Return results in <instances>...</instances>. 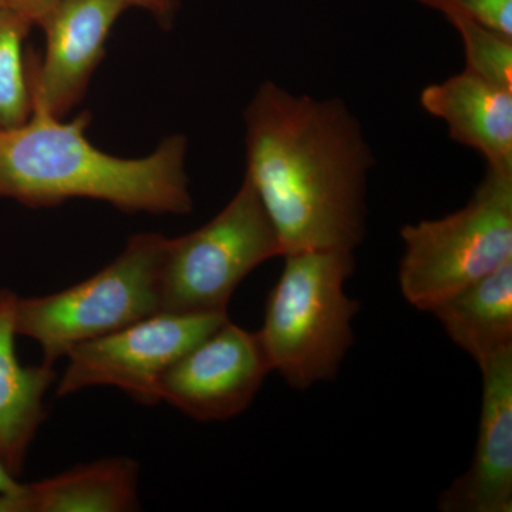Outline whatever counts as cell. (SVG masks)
I'll list each match as a JSON object with an SVG mask.
<instances>
[{"instance_id": "cell-2", "label": "cell", "mask_w": 512, "mask_h": 512, "mask_svg": "<svg viewBox=\"0 0 512 512\" xmlns=\"http://www.w3.org/2000/svg\"><path fill=\"white\" fill-rule=\"evenodd\" d=\"M89 114L63 121L40 107L15 128H0V198L32 208L73 198L109 202L124 212L188 214L187 138L171 136L150 156L120 158L86 137Z\"/></svg>"}, {"instance_id": "cell-7", "label": "cell", "mask_w": 512, "mask_h": 512, "mask_svg": "<svg viewBox=\"0 0 512 512\" xmlns=\"http://www.w3.org/2000/svg\"><path fill=\"white\" fill-rule=\"evenodd\" d=\"M228 319V315L158 312L84 342L67 353L57 396H72L89 387H116L137 403L156 406L165 372Z\"/></svg>"}, {"instance_id": "cell-12", "label": "cell", "mask_w": 512, "mask_h": 512, "mask_svg": "<svg viewBox=\"0 0 512 512\" xmlns=\"http://www.w3.org/2000/svg\"><path fill=\"white\" fill-rule=\"evenodd\" d=\"M19 296L0 289V456L15 477L46 420L45 396L56 383L53 366H23L16 355Z\"/></svg>"}, {"instance_id": "cell-10", "label": "cell", "mask_w": 512, "mask_h": 512, "mask_svg": "<svg viewBox=\"0 0 512 512\" xmlns=\"http://www.w3.org/2000/svg\"><path fill=\"white\" fill-rule=\"evenodd\" d=\"M480 429L471 466L441 493V512L512 511V349L480 363Z\"/></svg>"}, {"instance_id": "cell-4", "label": "cell", "mask_w": 512, "mask_h": 512, "mask_svg": "<svg viewBox=\"0 0 512 512\" xmlns=\"http://www.w3.org/2000/svg\"><path fill=\"white\" fill-rule=\"evenodd\" d=\"M399 284L423 312L512 261V173L485 167L461 210L404 225Z\"/></svg>"}, {"instance_id": "cell-8", "label": "cell", "mask_w": 512, "mask_h": 512, "mask_svg": "<svg viewBox=\"0 0 512 512\" xmlns=\"http://www.w3.org/2000/svg\"><path fill=\"white\" fill-rule=\"evenodd\" d=\"M271 372L259 332L228 319L165 372L158 400L197 421H224L251 406Z\"/></svg>"}, {"instance_id": "cell-9", "label": "cell", "mask_w": 512, "mask_h": 512, "mask_svg": "<svg viewBox=\"0 0 512 512\" xmlns=\"http://www.w3.org/2000/svg\"><path fill=\"white\" fill-rule=\"evenodd\" d=\"M126 9L123 0H59L46 13L37 25L45 32V55L28 57L32 107L63 119L83 99Z\"/></svg>"}, {"instance_id": "cell-16", "label": "cell", "mask_w": 512, "mask_h": 512, "mask_svg": "<svg viewBox=\"0 0 512 512\" xmlns=\"http://www.w3.org/2000/svg\"><path fill=\"white\" fill-rule=\"evenodd\" d=\"M446 18L463 40L466 70L512 89V37L457 13Z\"/></svg>"}, {"instance_id": "cell-17", "label": "cell", "mask_w": 512, "mask_h": 512, "mask_svg": "<svg viewBox=\"0 0 512 512\" xmlns=\"http://www.w3.org/2000/svg\"><path fill=\"white\" fill-rule=\"evenodd\" d=\"M444 16L457 13L512 37V0H417Z\"/></svg>"}, {"instance_id": "cell-3", "label": "cell", "mask_w": 512, "mask_h": 512, "mask_svg": "<svg viewBox=\"0 0 512 512\" xmlns=\"http://www.w3.org/2000/svg\"><path fill=\"white\" fill-rule=\"evenodd\" d=\"M284 271L266 299L258 330L272 372L295 389L335 379L353 343L359 303L345 292L355 271L352 251L284 256Z\"/></svg>"}, {"instance_id": "cell-5", "label": "cell", "mask_w": 512, "mask_h": 512, "mask_svg": "<svg viewBox=\"0 0 512 512\" xmlns=\"http://www.w3.org/2000/svg\"><path fill=\"white\" fill-rule=\"evenodd\" d=\"M168 238L133 235L111 264L86 281L35 298H19L18 336L39 343L43 365L70 350L161 312V272Z\"/></svg>"}, {"instance_id": "cell-14", "label": "cell", "mask_w": 512, "mask_h": 512, "mask_svg": "<svg viewBox=\"0 0 512 512\" xmlns=\"http://www.w3.org/2000/svg\"><path fill=\"white\" fill-rule=\"evenodd\" d=\"M430 313L477 365L512 349V261L441 302Z\"/></svg>"}, {"instance_id": "cell-6", "label": "cell", "mask_w": 512, "mask_h": 512, "mask_svg": "<svg viewBox=\"0 0 512 512\" xmlns=\"http://www.w3.org/2000/svg\"><path fill=\"white\" fill-rule=\"evenodd\" d=\"M282 256L281 242L251 181L220 214L190 234L168 238L161 272V312L228 315L239 284Z\"/></svg>"}, {"instance_id": "cell-19", "label": "cell", "mask_w": 512, "mask_h": 512, "mask_svg": "<svg viewBox=\"0 0 512 512\" xmlns=\"http://www.w3.org/2000/svg\"><path fill=\"white\" fill-rule=\"evenodd\" d=\"M59 0H13V6L18 12L28 16L33 25H39L40 20L45 18Z\"/></svg>"}, {"instance_id": "cell-1", "label": "cell", "mask_w": 512, "mask_h": 512, "mask_svg": "<svg viewBox=\"0 0 512 512\" xmlns=\"http://www.w3.org/2000/svg\"><path fill=\"white\" fill-rule=\"evenodd\" d=\"M247 173L281 242L282 256L352 251L366 237L372 150L340 99L258 87L244 113Z\"/></svg>"}, {"instance_id": "cell-20", "label": "cell", "mask_w": 512, "mask_h": 512, "mask_svg": "<svg viewBox=\"0 0 512 512\" xmlns=\"http://www.w3.org/2000/svg\"><path fill=\"white\" fill-rule=\"evenodd\" d=\"M25 490V484L19 483L18 477L10 473L5 461L0 456V501L13 497Z\"/></svg>"}, {"instance_id": "cell-21", "label": "cell", "mask_w": 512, "mask_h": 512, "mask_svg": "<svg viewBox=\"0 0 512 512\" xmlns=\"http://www.w3.org/2000/svg\"><path fill=\"white\" fill-rule=\"evenodd\" d=\"M0 8L15 9V6H13V0H0Z\"/></svg>"}, {"instance_id": "cell-11", "label": "cell", "mask_w": 512, "mask_h": 512, "mask_svg": "<svg viewBox=\"0 0 512 512\" xmlns=\"http://www.w3.org/2000/svg\"><path fill=\"white\" fill-rule=\"evenodd\" d=\"M420 104L446 123L451 140L477 151L485 167L512 173V89L464 69L427 86Z\"/></svg>"}, {"instance_id": "cell-13", "label": "cell", "mask_w": 512, "mask_h": 512, "mask_svg": "<svg viewBox=\"0 0 512 512\" xmlns=\"http://www.w3.org/2000/svg\"><path fill=\"white\" fill-rule=\"evenodd\" d=\"M138 478L140 466L133 458H101L26 484L5 512L136 511Z\"/></svg>"}, {"instance_id": "cell-18", "label": "cell", "mask_w": 512, "mask_h": 512, "mask_svg": "<svg viewBox=\"0 0 512 512\" xmlns=\"http://www.w3.org/2000/svg\"><path fill=\"white\" fill-rule=\"evenodd\" d=\"M127 8H140L150 12L161 28H170L177 13V0H123Z\"/></svg>"}, {"instance_id": "cell-15", "label": "cell", "mask_w": 512, "mask_h": 512, "mask_svg": "<svg viewBox=\"0 0 512 512\" xmlns=\"http://www.w3.org/2000/svg\"><path fill=\"white\" fill-rule=\"evenodd\" d=\"M33 22L10 8H0V128L22 126L32 114L28 57L23 53Z\"/></svg>"}]
</instances>
